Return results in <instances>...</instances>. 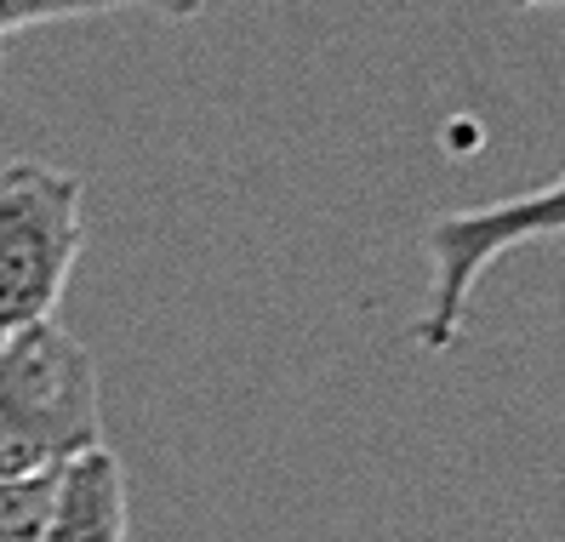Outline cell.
I'll list each match as a JSON object with an SVG mask.
<instances>
[{"instance_id": "cell-1", "label": "cell", "mask_w": 565, "mask_h": 542, "mask_svg": "<svg viewBox=\"0 0 565 542\" xmlns=\"http://www.w3.org/2000/svg\"><path fill=\"white\" fill-rule=\"evenodd\" d=\"M104 446L97 360L63 320L29 326L0 343V480L57 474Z\"/></svg>"}, {"instance_id": "cell-2", "label": "cell", "mask_w": 565, "mask_h": 542, "mask_svg": "<svg viewBox=\"0 0 565 542\" xmlns=\"http://www.w3.org/2000/svg\"><path fill=\"white\" fill-rule=\"evenodd\" d=\"M86 183L46 160L0 172V343L57 320L63 286L86 241Z\"/></svg>"}, {"instance_id": "cell-3", "label": "cell", "mask_w": 565, "mask_h": 542, "mask_svg": "<svg viewBox=\"0 0 565 542\" xmlns=\"http://www.w3.org/2000/svg\"><path fill=\"white\" fill-rule=\"evenodd\" d=\"M548 234H565V178L548 183V189H525L514 200H497V206H480V212L435 217L423 229L428 297H423V315H417L412 337L428 354H446L457 343L469 297L486 280V268L497 257H509L514 246L548 241Z\"/></svg>"}, {"instance_id": "cell-4", "label": "cell", "mask_w": 565, "mask_h": 542, "mask_svg": "<svg viewBox=\"0 0 565 542\" xmlns=\"http://www.w3.org/2000/svg\"><path fill=\"white\" fill-rule=\"evenodd\" d=\"M126 474L109 446H97L52 474V508L41 542H126Z\"/></svg>"}, {"instance_id": "cell-5", "label": "cell", "mask_w": 565, "mask_h": 542, "mask_svg": "<svg viewBox=\"0 0 565 542\" xmlns=\"http://www.w3.org/2000/svg\"><path fill=\"white\" fill-rule=\"evenodd\" d=\"M46 508H52V474L0 480V542H41Z\"/></svg>"}, {"instance_id": "cell-6", "label": "cell", "mask_w": 565, "mask_h": 542, "mask_svg": "<svg viewBox=\"0 0 565 542\" xmlns=\"http://www.w3.org/2000/svg\"><path fill=\"white\" fill-rule=\"evenodd\" d=\"M120 7H138V0H0V46L23 35V29L63 23V18H97V12H120Z\"/></svg>"}, {"instance_id": "cell-7", "label": "cell", "mask_w": 565, "mask_h": 542, "mask_svg": "<svg viewBox=\"0 0 565 542\" xmlns=\"http://www.w3.org/2000/svg\"><path fill=\"white\" fill-rule=\"evenodd\" d=\"M138 7H154L160 18L189 23V18H201V12H206V0H138Z\"/></svg>"}, {"instance_id": "cell-8", "label": "cell", "mask_w": 565, "mask_h": 542, "mask_svg": "<svg viewBox=\"0 0 565 542\" xmlns=\"http://www.w3.org/2000/svg\"><path fill=\"white\" fill-rule=\"evenodd\" d=\"M514 12H565V0H509Z\"/></svg>"}, {"instance_id": "cell-9", "label": "cell", "mask_w": 565, "mask_h": 542, "mask_svg": "<svg viewBox=\"0 0 565 542\" xmlns=\"http://www.w3.org/2000/svg\"><path fill=\"white\" fill-rule=\"evenodd\" d=\"M0 81H7V52H0Z\"/></svg>"}]
</instances>
